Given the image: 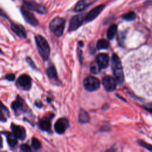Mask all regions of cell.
Here are the masks:
<instances>
[{
	"label": "cell",
	"instance_id": "cell-24",
	"mask_svg": "<svg viewBox=\"0 0 152 152\" xmlns=\"http://www.w3.org/2000/svg\"><path fill=\"white\" fill-rule=\"evenodd\" d=\"M135 14L134 12H130L127 14H126L123 16V18L124 20L126 21H132L134 20L135 19Z\"/></svg>",
	"mask_w": 152,
	"mask_h": 152
},
{
	"label": "cell",
	"instance_id": "cell-14",
	"mask_svg": "<svg viewBox=\"0 0 152 152\" xmlns=\"http://www.w3.org/2000/svg\"><path fill=\"white\" fill-rule=\"evenodd\" d=\"M24 100L20 96H17L16 100L11 104V108L16 114H20L24 109Z\"/></svg>",
	"mask_w": 152,
	"mask_h": 152
},
{
	"label": "cell",
	"instance_id": "cell-13",
	"mask_svg": "<svg viewBox=\"0 0 152 152\" xmlns=\"http://www.w3.org/2000/svg\"><path fill=\"white\" fill-rule=\"evenodd\" d=\"M96 61L101 69L107 68L109 62V56L106 54H100L97 55Z\"/></svg>",
	"mask_w": 152,
	"mask_h": 152
},
{
	"label": "cell",
	"instance_id": "cell-27",
	"mask_svg": "<svg viewBox=\"0 0 152 152\" xmlns=\"http://www.w3.org/2000/svg\"><path fill=\"white\" fill-rule=\"evenodd\" d=\"M26 61L27 62V63L30 65V66L32 68L36 69V66L35 64L34 63V62L33 61V60L31 58L29 57V56H27L26 58Z\"/></svg>",
	"mask_w": 152,
	"mask_h": 152
},
{
	"label": "cell",
	"instance_id": "cell-12",
	"mask_svg": "<svg viewBox=\"0 0 152 152\" xmlns=\"http://www.w3.org/2000/svg\"><path fill=\"white\" fill-rule=\"evenodd\" d=\"M11 127L13 133L18 139L20 140H23L25 139L26 133L24 128L20 126L15 125L14 124H11Z\"/></svg>",
	"mask_w": 152,
	"mask_h": 152
},
{
	"label": "cell",
	"instance_id": "cell-16",
	"mask_svg": "<svg viewBox=\"0 0 152 152\" xmlns=\"http://www.w3.org/2000/svg\"><path fill=\"white\" fill-rule=\"evenodd\" d=\"M11 29L13 32L16 33L18 36L22 38H25L26 37V31L23 26L12 23L11 25Z\"/></svg>",
	"mask_w": 152,
	"mask_h": 152
},
{
	"label": "cell",
	"instance_id": "cell-17",
	"mask_svg": "<svg viewBox=\"0 0 152 152\" xmlns=\"http://www.w3.org/2000/svg\"><path fill=\"white\" fill-rule=\"evenodd\" d=\"M39 127L43 131H49L51 128V119L48 117L43 118L39 121Z\"/></svg>",
	"mask_w": 152,
	"mask_h": 152
},
{
	"label": "cell",
	"instance_id": "cell-11",
	"mask_svg": "<svg viewBox=\"0 0 152 152\" xmlns=\"http://www.w3.org/2000/svg\"><path fill=\"white\" fill-rule=\"evenodd\" d=\"M105 8L104 5H100L91 10L85 17V22H90L95 19Z\"/></svg>",
	"mask_w": 152,
	"mask_h": 152
},
{
	"label": "cell",
	"instance_id": "cell-18",
	"mask_svg": "<svg viewBox=\"0 0 152 152\" xmlns=\"http://www.w3.org/2000/svg\"><path fill=\"white\" fill-rule=\"evenodd\" d=\"M4 135H6V136L7 141L10 146L14 147L17 145L18 139L14 135V134L13 133L6 132V134H4Z\"/></svg>",
	"mask_w": 152,
	"mask_h": 152
},
{
	"label": "cell",
	"instance_id": "cell-8",
	"mask_svg": "<svg viewBox=\"0 0 152 152\" xmlns=\"http://www.w3.org/2000/svg\"><path fill=\"white\" fill-rule=\"evenodd\" d=\"M116 80L111 76L107 75L102 80V84L107 92H113L116 87Z\"/></svg>",
	"mask_w": 152,
	"mask_h": 152
},
{
	"label": "cell",
	"instance_id": "cell-25",
	"mask_svg": "<svg viewBox=\"0 0 152 152\" xmlns=\"http://www.w3.org/2000/svg\"><path fill=\"white\" fill-rule=\"evenodd\" d=\"M32 146L34 150H37L41 147V143L37 139L33 137L32 139Z\"/></svg>",
	"mask_w": 152,
	"mask_h": 152
},
{
	"label": "cell",
	"instance_id": "cell-3",
	"mask_svg": "<svg viewBox=\"0 0 152 152\" xmlns=\"http://www.w3.org/2000/svg\"><path fill=\"white\" fill-rule=\"evenodd\" d=\"M66 21L61 17H55L54 19L50 24L51 31L54 32L57 37L61 36L63 34L65 28Z\"/></svg>",
	"mask_w": 152,
	"mask_h": 152
},
{
	"label": "cell",
	"instance_id": "cell-15",
	"mask_svg": "<svg viewBox=\"0 0 152 152\" xmlns=\"http://www.w3.org/2000/svg\"><path fill=\"white\" fill-rule=\"evenodd\" d=\"M95 0H80L77 4H76L74 8V11L81 12L83 11L86 8L89 7L90 4H92Z\"/></svg>",
	"mask_w": 152,
	"mask_h": 152
},
{
	"label": "cell",
	"instance_id": "cell-1",
	"mask_svg": "<svg viewBox=\"0 0 152 152\" xmlns=\"http://www.w3.org/2000/svg\"><path fill=\"white\" fill-rule=\"evenodd\" d=\"M35 41L39 55L43 60H47L50 54V47L47 40L43 36L37 35L35 37Z\"/></svg>",
	"mask_w": 152,
	"mask_h": 152
},
{
	"label": "cell",
	"instance_id": "cell-30",
	"mask_svg": "<svg viewBox=\"0 0 152 152\" xmlns=\"http://www.w3.org/2000/svg\"><path fill=\"white\" fill-rule=\"evenodd\" d=\"M35 106H37V107H38L39 108H42V106H43V104H42V102L40 100H36L35 102Z\"/></svg>",
	"mask_w": 152,
	"mask_h": 152
},
{
	"label": "cell",
	"instance_id": "cell-26",
	"mask_svg": "<svg viewBox=\"0 0 152 152\" xmlns=\"http://www.w3.org/2000/svg\"><path fill=\"white\" fill-rule=\"evenodd\" d=\"M139 143L140 144V146H142L143 147L146 148L148 150L152 151V146L151 144H147V143H146V142H143L142 140H139Z\"/></svg>",
	"mask_w": 152,
	"mask_h": 152
},
{
	"label": "cell",
	"instance_id": "cell-22",
	"mask_svg": "<svg viewBox=\"0 0 152 152\" xmlns=\"http://www.w3.org/2000/svg\"><path fill=\"white\" fill-rule=\"evenodd\" d=\"M117 25L116 24H113L109 28L107 32V37L109 39H113L117 32Z\"/></svg>",
	"mask_w": 152,
	"mask_h": 152
},
{
	"label": "cell",
	"instance_id": "cell-4",
	"mask_svg": "<svg viewBox=\"0 0 152 152\" xmlns=\"http://www.w3.org/2000/svg\"><path fill=\"white\" fill-rule=\"evenodd\" d=\"M100 84L99 79L93 76H89L83 82L84 87L88 92H94L97 90L99 89Z\"/></svg>",
	"mask_w": 152,
	"mask_h": 152
},
{
	"label": "cell",
	"instance_id": "cell-19",
	"mask_svg": "<svg viewBox=\"0 0 152 152\" xmlns=\"http://www.w3.org/2000/svg\"><path fill=\"white\" fill-rule=\"evenodd\" d=\"M47 73L50 80L54 82H58V75L56 70L54 66L49 67L47 70Z\"/></svg>",
	"mask_w": 152,
	"mask_h": 152
},
{
	"label": "cell",
	"instance_id": "cell-21",
	"mask_svg": "<svg viewBox=\"0 0 152 152\" xmlns=\"http://www.w3.org/2000/svg\"><path fill=\"white\" fill-rule=\"evenodd\" d=\"M109 42L104 39H100L98 41L96 44V47L98 50H106L109 48Z\"/></svg>",
	"mask_w": 152,
	"mask_h": 152
},
{
	"label": "cell",
	"instance_id": "cell-5",
	"mask_svg": "<svg viewBox=\"0 0 152 152\" xmlns=\"http://www.w3.org/2000/svg\"><path fill=\"white\" fill-rule=\"evenodd\" d=\"M85 17L86 16L84 14H78L74 16L71 19L70 23L69 29H68L69 31L73 32L79 29L83 24V22L85 21Z\"/></svg>",
	"mask_w": 152,
	"mask_h": 152
},
{
	"label": "cell",
	"instance_id": "cell-29",
	"mask_svg": "<svg viewBox=\"0 0 152 152\" xmlns=\"http://www.w3.org/2000/svg\"><path fill=\"white\" fill-rule=\"evenodd\" d=\"M6 79L10 82H13L15 80V75L14 74H8L6 76Z\"/></svg>",
	"mask_w": 152,
	"mask_h": 152
},
{
	"label": "cell",
	"instance_id": "cell-23",
	"mask_svg": "<svg viewBox=\"0 0 152 152\" xmlns=\"http://www.w3.org/2000/svg\"><path fill=\"white\" fill-rule=\"evenodd\" d=\"M101 70L102 69L100 68V67H99V66L98 65L96 61L93 62L90 66V70L92 74H96L99 73Z\"/></svg>",
	"mask_w": 152,
	"mask_h": 152
},
{
	"label": "cell",
	"instance_id": "cell-20",
	"mask_svg": "<svg viewBox=\"0 0 152 152\" xmlns=\"http://www.w3.org/2000/svg\"><path fill=\"white\" fill-rule=\"evenodd\" d=\"M79 122L82 124L88 123L89 121V115L87 112L83 109H81L79 113Z\"/></svg>",
	"mask_w": 152,
	"mask_h": 152
},
{
	"label": "cell",
	"instance_id": "cell-2",
	"mask_svg": "<svg viewBox=\"0 0 152 152\" xmlns=\"http://www.w3.org/2000/svg\"><path fill=\"white\" fill-rule=\"evenodd\" d=\"M111 67L116 80L120 83H123L124 80L123 68L120 59L116 54H114L112 55Z\"/></svg>",
	"mask_w": 152,
	"mask_h": 152
},
{
	"label": "cell",
	"instance_id": "cell-10",
	"mask_svg": "<svg viewBox=\"0 0 152 152\" xmlns=\"http://www.w3.org/2000/svg\"><path fill=\"white\" fill-rule=\"evenodd\" d=\"M21 11L25 20L28 23L33 26H36L38 24V20L34 16V15L28 10L27 8H26L25 7H22L21 8Z\"/></svg>",
	"mask_w": 152,
	"mask_h": 152
},
{
	"label": "cell",
	"instance_id": "cell-7",
	"mask_svg": "<svg viewBox=\"0 0 152 152\" xmlns=\"http://www.w3.org/2000/svg\"><path fill=\"white\" fill-rule=\"evenodd\" d=\"M17 85L20 89L28 90L30 89L32 86V80L30 76L26 74H23L20 75L17 81Z\"/></svg>",
	"mask_w": 152,
	"mask_h": 152
},
{
	"label": "cell",
	"instance_id": "cell-9",
	"mask_svg": "<svg viewBox=\"0 0 152 152\" xmlns=\"http://www.w3.org/2000/svg\"><path fill=\"white\" fill-rule=\"evenodd\" d=\"M69 127L68 121L66 118H59L54 125V129L56 133L63 134Z\"/></svg>",
	"mask_w": 152,
	"mask_h": 152
},
{
	"label": "cell",
	"instance_id": "cell-28",
	"mask_svg": "<svg viewBox=\"0 0 152 152\" xmlns=\"http://www.w3.org/2000/svg\"><path fill=\"white\" fill-rule=\"evenodd\" d=\"M20 150L23 151H26V152H28V151H31V148L30 147V146L27 144H22L20 147Z\"/></svg>",
	"mask_w": 152,
	"mask_h": 152
},
{
	"label": "cell",
	"instance_id": "cell-6",
	"mask_svg": "<svg viewBox=\"0 0 152 152\" xmlns=\"http://www.w3.org/2000/svg\"><path fill=\"white\" fill-rule=\"evenodd\" d=\"M23 3L27 8L29 10L35 11L40 14H45L47 13V10L43 6L37 4L32 0H23Z\"/></svg>",
	"mask_w": 152,
	"mask_h": 152
}]
</instances>
